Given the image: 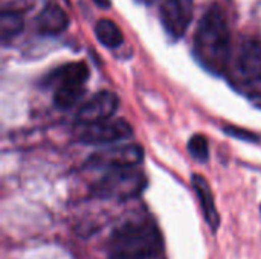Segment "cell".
<instances>
[{"label": "cell", "mask_w": 261, "mask_h": 259, "mask_svg": "<svg viewBox=\"0 0 261 259\" xmlns=\"http://www.w3.org/2000/svg\"><path fill=\"white\" fill-rule=\"evenodd\" d=\"M194 55L211 73L222 75L231 58V32L219 5H213L199 21L194 35Z\"/></svg>", "instance_id": "obj_1"}, {"label": "cell", "mask_w": 261, "mask_h": 259, "mask_svg": "<svg viewBox=\"0 0 261 259\" xmlns=\"http://www.w3.org/2000/svg\"><path fill=\"white\" fill-rule=\"evenodd\" d=\"M158 249L159 234L148 221H128L110 237V255L145 258L156 256Z\"/></svg>", "instance_id": "obj_2"}, {"label": "cell", "mask_w": 261, "mask_h": 259, "mask_svg": "<svg viewBox=\"0 0 261 259\" xmlns=\"http://www.w3.org/2000/svg\"><path fill=\"white\" fill-rule=\"evenodd\" d=\"M89 67L84 61L67 63L50 73L49 81L55 82L54 104L58 110L72 108L86 93Z\"/></svg>", "instance_id": "obj_3"}, {"label": "cell", "mask_w": 261, "mask_h": 259, "mask_svg": "<svg viewBox=\"0 0 261 259\" xmlns=\"http://www.w3.org/2000/svg\"><path fill=\"white\" fill-rule=\"evenodd\" d=\"M147 180L141 171L133 168L110 169L99 182L92 188V194L98 198L127 200L139 195L145 188Z\"/></svg>", "instance_id": "obj_4"}, {"label": "cell", "mask_w": 261, "mask_h": 259, "mask_svg": "<svg viewBox=\"0 0 261 259\" xmlns=\"http://www.w3.org/2000/svg\"><path fill=\"white\" fill-rule=\"evenodd\" d=\"M132 134L133 128L125 119L109 118L98 122L83 124L78 131V140L87 145H104L128 139Z\"/></svg>", "instance_id": "obj_5"}, {"label": "cell", "mask_w": 261, "mask_h": 259, "mask_svg": "<svg viewBox=\"0 0 261 259\" xmlns=\"http://www.w3.org/2000/svg\"><path fill=\"white\" fill-rule=\"evenodd\" d=\"M144 159V150L141 145H122L115 148H107L98 153H93L87 162V168L98 169H119V168H133L139 165Z\"/></svg>", "instance_id": "obj_6"}, {"label": "cell", "mask_w": 261, "mask_h": 259, "mask_svg": "<svg viewBox=\"0 0 261 259\" xmlns=\"http://www.w3.org/2000/svg\"><path fill=\"white\" fill-rule=\"evenodd\" d=\"M237 73L246 87L261 90V40L245 38L237 53Z\"/></svg>", "instance_id": "obj_7"}, {"label": "cell", "mask_w": 261, "mask_h": 259, "mask_svg": "<svg viewBox=\"0 0 261 259\" xmlns=\"http://www.w3.org/2000/svg\"><path fill=\"white\" fill-rule=\"evenodd\" d=\"M193 0H165L161 5V23L165 32L174 38H182L193 20Z\"/></svg>", "instance_id": "obj_8"}, {"label": "cell", "mask_w": 261, "mask_h": 259, "mask_svg": "<svg viewBox=\"0 0 261 259\" xmlns=\"http://www.w3.org/2000/svg\"><path fill=\"white\" fill-rule=\"evenodd\" d=\"M119 107V98L113 92L102 90L93 95L86 104H83L76 113V122L80 125L98 122L112 118Z\"/></svg>", "instance_id": "obj_9"}, {"label": "cell", "mask_w": 261, "mask_h": 259, "mask_svg": "<svg viewBox=\"0 0 261 259\" xmlns=\"http://www.w3.org/2000/svg\"><path fill=\"white\" fill-rule=\"evenodd\" d=\"M37 31L43 35H58L69 26V17L54 2H47L37 15Z\"/></svg>", "instance_id": "obj_10"}, {"label": "cell", "mask_w": 261, "mask_h": 259, "mask_svg": "<svg viewBox=\"0 0 261 259\" xmlns=\"http://www.w3.org/2000/svg\"><path fill=\"white\" fill-rule=\"evenodd\" d=\"M191 183H193V188H194L196 195L199 197V202H200V208L203 211L205 221L208 223V226L211 227V231L216 232L219 229V226H220V215L217 212V208H216V203H214V195L211 192L210 183L200 174H193Z\"/></svg>", "instance_id": "obj_11"}, {"label": "cell", "mask_w": 261, "mask_h": 259, "mask_svg": "<svg viewBox=\"0 0 261 259\" xmlns=\"http://www.w3.org/2000/svg\"><path fill=\"white\" fill-rule=\"evenodd\" d=\"M95 35L98 41L109 47V49H116L124 43V35L119 26L110 20V18H101L95 24Z\"/></svg>", "instance_id": "obj_12"}, {"label": "cell", "mask_w": 261, "mask_h": 259, "mask_svg": "<svg viewBox=\"0 0 261 259\" xmlns=\"http://www.w3.org/2000/svg\"><path fill=\"white\" fill-rule=\"evenodd\" d=\"M23 15L17 11H3L0 17V37L3 43L14 38L23 31Z\"/></svg>", "instance_id": "obj_13"}, {"label": "cell", "mask_w": 261, "mask_h": 259, "mask_svg": "<svg viewBox=\"0 0 261 259\" xmlns=\"http://www.w3.org/2000/svg\"><path fill=\"white\" fill-rule=\"evenodd\" d=\"M188 151L191 154V157L200 163L208 162L210 159V145L208 140L203 134H194L190 140H188Z\"/></svg>", "instance_id": "obj_14"}, {"label": "cell", "mask_w": 261, "mask_h": 259, "mask_svg": "<svg viewBox=\"0 0 261 259\" xmlns=\"http://www.w3.org/2000/svg\"><path fill=\"white\" fill-rule=\"evenodd\" d=\"M223 131L226 134H229L231 137H237V139H242V140H248V142H257L258 140V136L251 133V131H246V130H242V128H237V127H225Z\"/></svg>", "instance_id": "obj_15"}, {"label": "cell", "mask_w": 261, "mask_h": 259, "mask_svg": "<svg viewBox=\"0 0 261 259\" xmlns=\"http://www.w3.org/2000/svg\"><path fill=\"white\" fill-rule=\"evenodd\" d=\"M109 259H156V256H145V258H135V256H124V255H110Z\"/></svg>", "instance_id": "obj_16"}, {"label": "cell", "mask_w": 261, "mask_h": 259, "mask_svg": "<svg viewBox=\"0 0 261 259\" xmlns=\"http://www.w3.org/2000/svg\"><path fill=\"white\" fill-rule=\"evenodd\" d=\"M93 3L96 5V6H99V8H102V9H109L110 8V0H93Z\"/></svg>", "instance_id": "obj_17"}, {"label": "cell", "mask_w": 261, "mask_h": 259, "mask_svg": "<svg viewBox=\"0 0 261 259\" xmlns=\"http://www.w3.org/2000/svg\"><path fill=\"white\" fill-rule=\"evenodd\" d=\"M142 2H145V3H153V2H156V0H142Z\"/></svg>", "instance_id": "obj_18"}, {"label": "cell", "mask_w": 261, "mask_h": 259, "mask_svg": "<svg viewBox=\"0 0 261 259\" xmlns=\"http://www.w3.org/2000/svg\"><path fill=\"white\" fill-rule=\"evenodd\" d=\"M64 2H69V0H64Z\"/></svg>", "instance_id": "obj_19"}]
</instances>
